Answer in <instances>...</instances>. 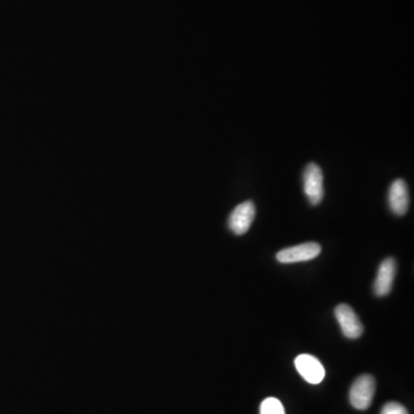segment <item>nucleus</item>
<instances>
[{
    "label": "nucleus",
    "instance_id": "obj_1",
    "mask_svg": "<svg viewBox=\"0 0 414 414\" xmlns=\"http://www.w3.org/2000/svg\"><path fill=\"white\" fill-rule=\"evenodd\" d=\"M375 395V378L372 375H360L354 380L351 386L350 398L351 405L357 410H367L372 404Z\"/></svg>",
    "mask_w": 414,
    "mask_h": 414
},
{
    "label": "nucleus",
    "instance_id": "obj_2",
    "mask_svg": "<svg viewBox=\"0 0 414 414\" xmlns=\"http://www.w3.org/2000/svg\"><path fill=\"white\" fill-rule=\"evenodd\" d=\"M303 185L312 205H319L324 198V174L317 163H309L303 174Z\"/></svg>",
    "mask_w": 414,
    "mask_h": 414
},
{
    "label": "nucleus",
    "instance_id": "obj_3",
    "mask_svg": "<svg viewBox=\"0 0 414 414\" xmlns=\"http://www.w3.org/2000/svg\"><path fill=\"white\" fill-rule=\"evenodd\" d=\"M335 317L339 321L342 333L350 339H359L363 335L364 326L354 309L348 304H339L335 309Z\"/></svg>",
    "mask_w": 414,
    "mask_h": 414
},
{
    "label": "nucleus",
    "instance_id": "obj_4",
    "mask_svg": "<svg viewBox=\"0 0 414 414\" xmlns=\"http://www.w3.org/2000/svg\"><path fill=\"white\" fill-rule=\"evenodd\" d=\"M321 254V246L315 242L303 243V244L285 248L276 254V259L281 263H302L315 259Z\"/></svg>",
    "mask_w": 414,
    "mask_h": 414
},
{
    "label": "nucleus",
    "instance_id": "obj_5",
    "mask_svg": "<svg viewBox=\"0 0 414 414\" xmlns=\"http://www.w3.org/2000/svg\"><path fill=\"white\" fill-rule=\"evenodd\" d=\"M256 206L251 200L236 206L228 219V226L235 235H244L254 222Z\"/></svg>",
    "mask_w": 414,
    "mask_h": 414
},
{
    "label": "nucleus",
    "instance_id": "obj_6",
    "mask_svg": "<svg viewBox=\"0 0 414 414\" xmlns=\"http://www.w3.org/2000/svg\"><path fill=\"white\" fill-rule=\"evenodd\" d=\"M297 372L302 375L305 381L311 384H319L325 378L322 364L311 354H300L295 359Z\"/></svg>",
    "mask_w": 414,
    "mask_h": 414
},
{
    "label": "nucleus",
    "instance_id": "obj_7",
    "mask_svg": "<svg viewBox=\"0 0 414 414\" xmlns=\"http://www.w3.org/2000/svg\"><path fill=\"white\" fill-rule=\"evenodd\" d=\"M396 276V261L393 258H387L378 267L374 281V293L378 297L387 296L393 289V278Z\"/></svg>",
    "mask_w": 414,
    "mask_h": 414
},
{
    "label": "nucleus",
    "instance_id": "obj_8",
    "mask_svg": "<svg viewBox=\"0 0 414 414\" xmlns=\"http://www.w3.org/2000/svg\"><path fill=\"white\" fill-rule=\"evenodd\" d=\"M389 207L393 214L404 215L408 209V189L404 180H396L390 185L389 195H388Z\"/></svg>",
    "mask_w": 414,
    "mask_h": 414
},
{
    "label": "nucleus",
    "instance_id": "obj_9",
    "mask_svg": "<svg viewBox=\"0 0 414 414\" xmlns=\"http://www.w3.org/2000/svg\"><path fill=\"white\" fill-rule=\"evenodd\" d=\"M260 414H285V408L278 398L268 397L261 403Z\"/></svg>",
    "mask_w": 414,
    "mask_h": 414
},
{
    "label": "nucleus",
    "instance_id": "obj_10",
    "mask_svg": "<svg viewBox=\"0 0 414 414\" xmlns=\"http://www.w3.org/2000/svg\"><path fill=\"white\" fill-rule=\"evenodd\" d=\"M381 414H408V412L402 404L396 402H390L383 406Z\"/></svg>",
    "mask_w": 414,
    "mask_h": 414
}]
</instances>
